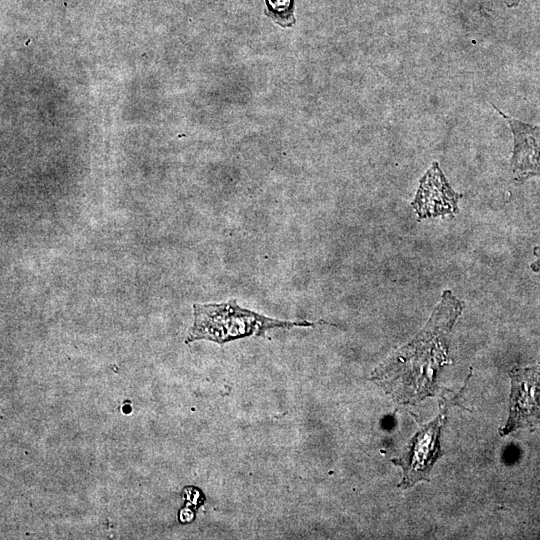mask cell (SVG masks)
<instances>
[{
    "mask_svg": "<svg viewBox=\"0 0 540 540\" xmlns=\"http://www.w3.org/2000/svg\"><path fill=\"white\" fill-rule=\"evenodd\" d=\"M462 309V301L444 291L424 328L383 362L373 372V379L401 402L433 395L437 373L449 363L448 335Z\"/></svg>",
    "mask_w": 540,
    "mask_h": 540,
    "instance_id": "obj_1",
    "label": "cell"
},
{
    "mask_svg": "<svg viewBox=\"0 0 540 540\" xmlns=\"http://www.w3.org/2000/svg\"><path fill=\"white\" fill-rule=\"evenodd\" d=\"M194 324L186 342L210 340L219 344L248 337L262 336L272 328H292L315 326L308 321H281L248 309H244L232 299L223 303L194 304Z\"/></svg>",
    "mask_w": 540,
    "mask_h": 540,
    "instance_id": "obj_2",
    "label": "cell"
},
{
    "mask_svg": "<svg viewBox=\"0 0 540 540\" xmlns=\"http://www.w3.org/2000/svg\"><path fill=\"white\" fill-rule=\"evenodd\" d=\"M445 417L443 408L434 420L424 425L412 437L402 455L392 460L403 470L399 487L409 488L421 480L428 479L434 463L441 455L439 438Z\"/></svg>",
    "mask_w": 540,
    "mask_h": 540,
    "instance_id": "obj_3",
    "label": "cell"
},
{
    "mask_svg": "<svg viewBox=\"0 0 540 540\" xmlns=\"http://www.w3.org/2000/svg\"><path fill=\"white\" fill-rule=\"evenodd\" d=\"M509 415L500 429L506 435L540 422V366L513 368L510 372Z\"/></svg>",
    "mask_w": 540,
    "mask_h": 540,
    "instance_id": "obj_4",
    "label": "cell"
},
{
    "mask_svg": "<svg viewBox=\"0 0 540 540\" xmlns=\"http://www.w3.org/2000/svg\"><path fill=\"white\" fill-rule=\"evenodd\" d=\"M462 194L456 193L447 182L439 164L433 162L422 176L419 188L411 203L418 220L458 212V200Z\"/></svg>",
    "mask_w": 540,
    "mask_h": 540,
    "instance_id": "obj_5",
    "label": "cell"
},
{
    "mask_svg": "<svg viewBox=\"0 0 540 540\" xmlns=\"http://www.w3.org/2000/svg\"><path fill=\"white\" fill-rule=\"evenodd\" d=\"M494 108L507 120L514 134L513 171L526 177L540 173V128L511 119Z\"/></svg>",
    "mask_w": 540,
    "mask_h": 540,
    "instance_id": "obj_6",
    "label": "cell"
},
{
    "mask_svg": "<svg viewBox=\"0 0 540 540\" xmlns=\"http://www.w3.org/2000/svg\"><path fill=\"white\" fill-rule=\"evenodd\" d=\"M267 4L277 18L286 19L290 16L291 0H267Z\"/></svg>",
    "mask_w": 540,
    "mask_h": 540,
    "instance_id": "obj_7",
    "label": "cell"
},
{
    "mask_svg": "<svg viewBox=\"0 0 540 540\" xmlns=\"http://www.w3.org/2000/svg\"><path fill=\"white\" fill-rule=\"evenodd\" d=\"M536 260L532 263L531 268L533 271L540 270V247L535 248L534 250Z\"/></svg>",
    "mask_w": 540,
    "mask_h": 540,
    "instance_id": "obj_8",
    "label": "cell"
}]
</instances>
